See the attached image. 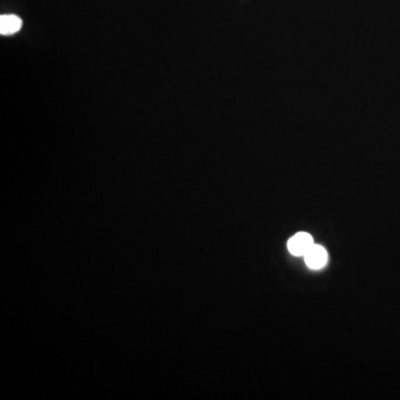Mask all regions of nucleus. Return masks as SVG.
<instances>
[{"instance_id": "f03ea898", "label": "nucleus", "mask_w": 400, "mask_h": 400, "mask_svg": "<svg viewBox=\"0 0 400 400\" xmlns=\"http://www.w3.org/2000/svg\"><path fill=\"white\" fill-rule=\"evenodd\" d=\"M306 260L307 266L312 269H321L327 264L326 250L319 245H312V247L307 250V253L303 255Z\"/></svg>"}, {"instance_id": "f257e3e1", "label": "nucleus", "mask_w": 400, "mask_h": 400, "mask_svg": "<svg viewBox=\"0 0 400 400\" xmlns=\"http://www.w3.org/2000/svg\"><path fill=\"white\" fill-rule=\"evenodd\" d=\"M312 245V236L307 233H298L289 239L288 249L294 256H303Z\"/></svg>"}, {"instance_id": "7ed1b4c3", "label": "nucleus", "mask_w": 400, "mask_h": 400, "mask_svg": "<svg viewBox=\"0 0 400 400\" xmlns=\"http://www.w3.org/2000/svg\"><path fill=\"white\" fill-rule=\"evenodd\" d=\"M23 21L16 15H3L0 17V34L1 35H14L21 30Z\"/></svg>"}]
</instances>
